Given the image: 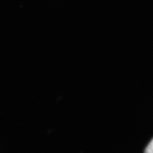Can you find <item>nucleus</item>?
Masks as SVG:
<instances>
[{"mask_svg": "<svg viewBox=\"0 0 153 153\" xmlns=\"http://www.w3.org/2000/svg\"><path fill=\"white\" fill-rule=\"evenodd\" d=\"M144 153H153V139L145 150Z\"/></svg>", "mask_w": 153, "mask_h": 153, "instance_id": "1", "label": "nucleus"}]
</instances>
